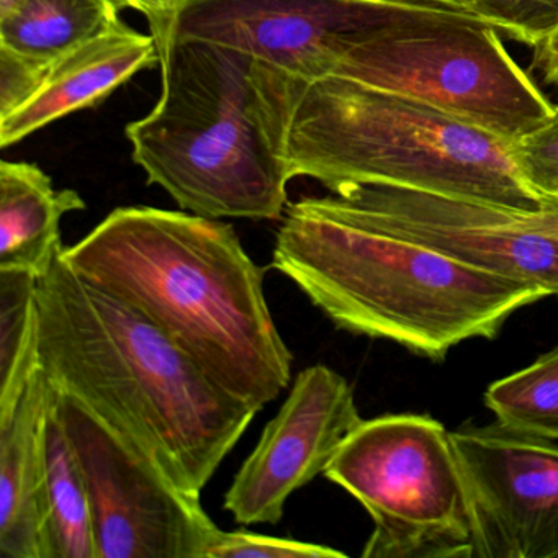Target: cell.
I'll use <instances>...</instances> for the list:
<instances>
[{"label":"cell","mask_w":558,"mask_h":558,"mask_svg":"<svg viewBox=\"0 0 558 558\" xmlns=\"http://www.w3.org/2000/svg\"><path fill=\"white\" fill-rule=\"evenodd\" d=\"M117 0H19L0 15V47L53 64L122 24Z\"/></svg>","instance_id":"cell-17"},{"label":"cell","mask_w":558,"mask_h":558,"mask_svg":"<svg viewBox=\"0 0 558 558\" xmlns=\"http://www.w3.org/2000/svg\"><path fill=\"white\" fill-rule=\"evenodd\" d=\"M374 522L364 558H473L469 499L449 430L429 414L364 420L325 470Z\"/></svg>","instance_id":"cell-6"},{"label":"cell","mask_w":558,"mask_h":558,"mask_svg":"<svg viewBox=\"0 0 558 558\" xmlns=\"http://www.w3.org/2000/svg\"><path fill=\"white\" fill-rule=\"evenodd\" d=\"M362 421L354 390L339 372L323 364L300 372L234 476L223 508L238 524H277L290 496L325 475Z\"/></svg>","instance_id":"cell-12"},{"label":"cell","mask_w":558,"mask_h":558,"mask_svg":"<svg viewBox=\"0 0 558 558\" xmlns=\"http://www.w3.org/2000/svg\"><path fill=\"white\" fill-rule=\"evenodd\" d=\"M272 267L338 328L385 339L433 361L470 339H493L524 306L550 293L439 251L289 204Z\"/></svg>","instance_id":"cell-4"},{"label":"cell","mask_w":558,"mask_h":558,"mask_svg":"<svg viewBox=\"0 0 558 558\" xmlns=\"http://www.w3.org/2000/svg\"><path fill=\"white\" fill-rule=\"evenodd\" d=\"M463 15L470 14L381 0H187L171 32L313 83L332 76L362 45Z\"/></svg>","instance_id":"cell-8"},{"label":"cell","mask_w":558,"mask_h":558,"mask_svg":"<svg viewBox=\"0 0 558 558\" xmlns=\"http://www.w3.org/2000/svg\"><path fill=\"white\" fill-rule=\"evenodd\" d=\"M515 162L535 191L558 192V106L554 116L537 132L512 145Z\"/></svg>","instance_id":"cell-22"},{"label":"cell","mask_w":558,"mask_h":558,"mask_svg":"<svg viewBox=\"0 0 558 558\" xmlns=\"http://www.w3.org/2000/svg\"><path fill=\"white\" fill-rule=\"evenodd\" d=\"M45 558H96L89 488L54 388L45 426Z\"/></svg>","instance_id":"cell-16"},{"label":"cell","mask_w":558,"mask_h":558,"mask_svg":"<svg viewBox=\"0 0 558 558\" xmlns=\"http://www.w3.org/2000/svg\"><path fill=\"white\" fill-rule=\"evenodd\" d=\"M329 545L274 537L251 531H221L207 550V558H345Z\"/></svg>","instance_id":"cell-21"},{"label":"cell","mask_w":558,"mask_h":558,"mask_svg":"<svg viewBox=\"0 0 558 558\" xmlns=\"http://www.w3.org/2000/svg\"><path fill=\"white\" fill-rule=\"evenodd\" d=\"M50 68L0 47V119L11 116L37 94Z\"/></svg>","instance_id":"cell-23"},{"label":"cell","mask_w":558,"mask_h":558,"mask_svg":"<svg viewBox=\"0 0 558 558\" xmlns=\"http://www.w3.org/2000/svg\"><path fill=\"white\" fill-rule=\"evenodd\" d=\"M38 277L0 270V411L11 408L40 368Z\"/></svg>","instance_id":"cell-18"},{"label":"cell","mask_w":558,"mask_h":558,"mask_svg":"<svg viewBox=\"0 0 558 558\" xmlns=\"http://www.w3.org/2000/svg\"><path fill=\"white\" fill-rule=\"evenodd\" d=\"M53 387L41 368L0 411V557L45 558V426Z\"/></svg>","instance_id":"cell-14"},{"label":"cell","mask_w":558,"mask_h":558,"mask_svg":"<svg viewBox=\"0 0 558 558\" xmlns=\"http://www.w3.org/2000/svg\"><path fill=\"white\" fill-rule=\"evenodd\" d=\"M64 257L83 279L142 313L225 391L263 410L293 355L236 231L189 211L120 207Z\"/></svg>","instance_id":"cell-2"},{"label":"cell","mask_w":558,"mask_h":558,"mask_svg":"<svg viewBox=\"0 0 558 558\" xmlns=\"http://www.w3.org/2000/svg\"><path fill=\"white\" fill-rule=\"evenodd\" d=\"M466 14L535 48L558 32V0H462Z\"/></svg>","instance_id":"cell-20"},{"label":"cell","mask_w":558,"mask_h":558,"mask_svg":"<svg viewBox=\"0 0 558 558\" xmlns=\"http://www.w3.org/2000/svg\"><path fill=\"white\" fill-rule=\"evenodd\" d=\"M557 194H558V192H557Z\"/></svg>","instance_id":"cell-29"},{"label":"cell","mask_w":558,"mask_h":558,"mask_svg":"<svg viewBox=\"0 0 558 558\" xmlns=\"http://www.w3.org/2000/svg\"><path fill=\"white\" fill-rule=\"evenodd\" d=\"M332 76L420 100L511 145L555 112L495 28L473 15L362 45Z\"/></svg>","instance_id":"cell-7"},{"label":"cell","mask_w":558,"mask_h":558,"mask_svg":"<svg viewBox=\"0 0 558 558\" xmlns=\"http://www.w3.org/2000/svg\"><path fill=\"white\" fill-rule=\"evenodd\" d=\"M534 68L558 93V32L534 48Z\"/></svg>","instance_id":"cell-26"},{"label":"cell","mask_w":558,"mask_h":558,"mask_svg":"<svg viewBox=\"0 0 558 558\" xmlns=\"http://www.w3.org/2000/svg\"><path fill=\"white\" fill-rule=\"evenodd\" d=\"M76 191H57L31 162H0V270L47 276L63 253L61 218L84 210Z\"/></svg>","instance_id":"cell-15"},{"label":"cell","mask_w":558,"mask_h":558,"mask_svg":"<svg viewBox=\"0 0 558 558\" xmlns=\"http://www.w3.org/2000/svg\"><path fill=\"white\" fill-rule=\"evenodd\" d=\"M459 460L473 558H558V444L492 424L450 433Z\"/></svg>","instance_id":"cell-11"},{"label":"cell","mask_w":558,"mask_h":558,"mask_svg":"<svg viewBox=\"0 0 558 558\" xmlns=\"http://www.w3.org/2000/svg\"><path fill=\"white\" fill-rule=\"evenodd\" d=\"M54 395L86 475L96 558H207L220 527L201 496L179 488L80 401Z\"/></svg>","instance_id":"cell-9"},{"label":"cell","mask_w":558,"mask_h":558,"mask_svg":"<svg viewBox=\"0 0 558 558\" xmlns=\"http://www.w3.org/2000/svg\"><path fill=\"white\" fill-rule=\"evenodd\" d=\"M17 2L19 0H0V15L11 11Z\"/></svg>","instance_id":"cell-28"},{"label":"cell","mask_w":558,"mask_h":558,"mask_svg":"<svg viewBox=\"0 0 558 558\" xmlns=\"http://www.w3.org/2000/svg\"><path fill=\"white\" fill-rule=\"evenodd\" d=\"M485 404L512 429L558 440V348L489 385Z\"/></svg>","instance_id":"cell-19"},{"label":"cell","mask_w":558,"mask_h":558,"mask_svg":"<svg viewBox=\"0 0 558 558\" xmlns=\"http://www.w3.org/2000/svg\"><path fill=\"white\" fill-rule=\"evenodd\" d=\"M257 61V60H256ZM279 155L292 178L338 192L390 185L509 210L542 205L511 143L401 94L344 77L308 81L257 61Z\"/></svg>","instance_id":"cell-3"},{"label":"cell","mask_w":558,"mask_h":558,"mask_svg":"<svg viewBox=\"0 0 558 558\" xmlns=\"http://www.w3.org/2000/svg\"><path fill=\"white\" fill-rule=\"evenodd\" d=\"M158 51L161 97L125 130L148 184L198 217L280 220L293 178L274 140L257 61L172 32Z\"/></svg>","instance_id":"cell-5"},{"label":"cell","mask_w":558,"mask_h":558,"mask_svg":"<svg viewBox=\"0 0 558 558\" xmlns=\"http://www.w3.org/2000/svg\"><path fill=\"white\" fill-rule=\"evenodd\" d=\"M40 368L201 496L259 410L215 384L146 316L80 276L64 250L38 279Z\"/></svg>","instance_id":"cell-1"},{"label":"cell","mask_w":558,"mask_h":558,"mask_svg":"<svg viewBox=\"0 0 558 558\" xmlns=\"http://www.w3.org/2000/svg\"><path fill=\"white\" fill-rule=\"evenodd\" d=\"M155 64H159L155 37L117 25L51 64L37 94L0 119V146L17 145L71 113L99 106Z\"/></svg>","instance_id":"cell-13"},{"label":"cell","mask_w":558,"mask_h":558,"mask_svg":"<svg viewBox=\"0 0 558 558\" xmlns=\"http://www.w3.org/2000/svg\"><path fill=\"white\" fill-rule=\"evenodd\" d=\"M306 198L332 217L414 241L558 296V238L529 227L522 211L390 185H351Z\"/></svg>","instance_id":"cell-10"},{"label":"cell","mask_w":558,"mask_h":558,"mask_svg":"<svg viewBox=\"0 0 558 558\" xmlns=\"http://www.w3.org/2000/svg\"><path fill=\"white\" fill-rule=\"evenodd\" d=\"M529 227L551 238H558V194H544L542 205L534 211H522Z\"/></svg>","instance_id":"cell-25"},{"label":"cell","mask_w":558,"mask_h":558,"mask_svg":"<svg viewBox=\"0 0 558 558\" xmlns=\"http://www.w3.org/2000/svg\"><path fill=\"white\" fill-rule=\"evenodd\" d=\"M187 0H117L120 8L142 12L148 19L156 45L171 34L172 24Z\"/></svg>","instance_id":"cell-24"},{"label":"cell","mask_w":558,"mask_h":558,"mask_svg":"<svg viewBox=\"0 0 558 558\" xmlns=\"http://www.w3.org/2000/svg\"><path fill=\"white\" fill-rule=\"evenodd\" d=\"M381 2H393V4L421 5V8L444 9V11L462 12V0H381Z\"/></svg>","instance_id":"cell-27"}]
</instances>
